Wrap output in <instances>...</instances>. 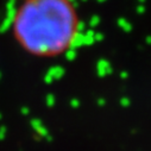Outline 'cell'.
<instances>
[{
    "label": "cell",
    "mask_w": 151,
    "mask_h": 151,
    "mask_svg": "<svg viewBox=\"0 0 151 151\" xmlns=\"http://www.w3.org/2000/svg\"><path fill=\"white\" fill-rule=\"evenodd\" d=\"M79 17L70 0H25L16 13L13 33L35 56H56L70 48Z\"/></svg>",
    "instance_id": "cell-1"
}]
</instances>
